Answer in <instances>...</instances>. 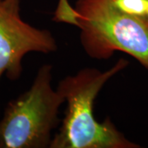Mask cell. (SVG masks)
<instances>
[{"instance_id": "cell-1", "label": "cell", "mask_w": 148, "mask_h": 148, "mask_svg": "<svg viewBox=\"0 0 148 148\" xmlns=\"http://www.w3.org/2000/svg\"><path fill=\"white\" fill-rule=\"evenodd\" d=\"M127 65V60L119 58L106 71L87 67L60 80L56 90L63 96L67 107L49 148L139 147L125 138L110 118L98 122L93 110L101 89Z\"/></svg>"}, {"instance_id": "cell-2", "label": "cell", "mask_w": 148, "mask_h": 148, "mask_svg": "<svg viewBox=\"0 0 148 148\" xmlns=\"http://www.w3.org/2000/svg\"><path fill=\"white\" fill-rule=\"evenodd\" d=\"M53 20L78 27L81 45L90 58L107 60L127 53L148 69V18L124 13L97 0H59Z\"/></svg>"}, {"instance_id": "cell-4", "label": "cell", "mask_w": 148, "mask_h": 148, "mask_svg": "<svg viewBox=\"0 0 148 148\" xmlns=\"http://www.w3.org/2000/svg\"><path fill=\"white\" fill-rule=\"evenodd\" d=\"M57 49L52 32L21 18V0H0V80L3 74L11 81L19 79L27 53H51Z\"/></svg>"}, {"instance_id": "cell-3", "label": "cell", "mask_w": 148, "mask_h": 148, "mask_svg": "<svg viewBox=\"0 0 148 148\" xmlns=\"http://www.w3.org/2000/svg\"><path fill=\"white\" fill-rule=\"evenodd\" d=\"M53 66L40 67L30 88L6 106L0 119V148H48L64 99L52 86Z\"/></svg>"}, {"instance_id": "cell-5", "label": "cell", "mask_w": 148, "mask_h": 148, "mask_svg": "<svg viewBox=\"0 0 148 148\" xmlns=\"http://www.w3.org/2000/svg\"><path fill=\"white\" fill-rule=\"evenodd\" d=\"M129 15L148 18V0H97Z\"/></svg>"}]
</instances>
